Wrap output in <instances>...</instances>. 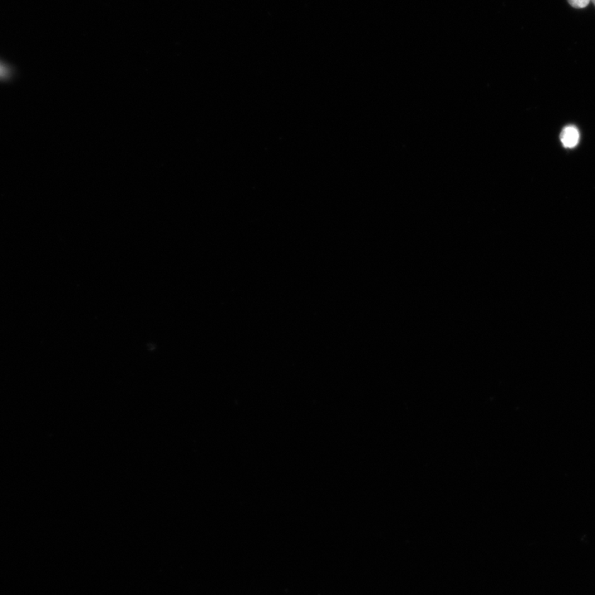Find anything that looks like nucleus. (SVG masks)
Listing matches in <instances>:
<instances>
[{
  "instance_id": "2",
  "label": "nucleus",
  "mask_w": 595,
  "mask_h": 595,
  "mask_svg": "<svg viewBox=\"0 0 595 595\" xmlns=\"http://www.w3.org/2000/svg\"><path fill=\"white\" fill-rule=\"evenodd\" d=\"M591 0H568L569 4L575 8H584L589 6Z\"/></svg>"
},
{
  "instance_id": "3",
  "label": "nucleus",
  "mask_w": 595,
  "mask_h": 595,
  "mask_svg": "<svg viewBox=\"0 0 595 595\" xmlns=\"http://www.w3.org/2000/svg\"><path fill=\"white\" fill-rule=\"evenodd\" d=\"M7 75L6 68L0 65V77L6 76Z\"/></svg>"
},
{
  "instance_id": "4",
  "label": "nucleus",
  "mask_w": 595,
  "mask_h": 595,
  "mask_svg": "<svg viewBox=\"0 0 595 595\" xmlns=\"http://www.w3.org/2000/svg\"><path fill=\"white\" fill-rule=\"evenodd\" d=\"M591 1L593 2V4H594V6H595V0H591Z\"/></svg>"
},
{
  "instance_id": "1",
  "label": "nucleus",
  "mask_w": 595,
  "mask_h": 595,
  "mask_svg": "<svg viewBox=\"0 0 595 595\" xmlns=\"http://www.w3.org/2000/svg\"><path fill=\"white\" fill-rule=\"evenodd\" d=\"M579 140V134L577 127L573 126H568L565 127L560 134V141L567 149H573L578 144Z\"/></svg>"
}]
</instances>
